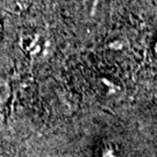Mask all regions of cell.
<instances>
[{
  "label": "cell",
  "mask_w": 157,
  "mask_h": 157,
  "mask_svg": "<svg viewBox=\"0 0 157 157\" xmlns=\"http://www.w3.org/2000/svg\"><path fill=\"white\" fill-rule=\"evenodd\" d=\"M104 157H115V154H114L112 150H108V151L104 155Z\"/></svg>",
  "instance_id": "6da1fadb"
},
{
  "label": "cell",
  "mask_w": 157,
  "mask_h": 157,
  "mask_svg": "<svg viewBox=\"0 0 157 157\" xmlns=\"http://www.w3.org/2000/svg\"><path fill=\"white\" fill-rule=\"evenodd\" d=\"M0 157H7V156H6V155H1V154H0Z\"/></svg>",
  "instance_id": "7a4b0ae2"
}]
</instances>
